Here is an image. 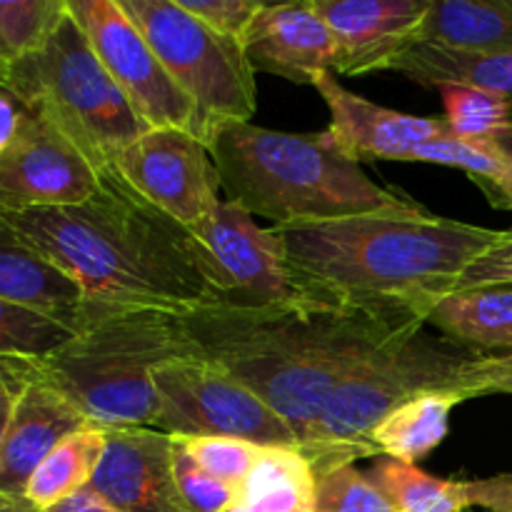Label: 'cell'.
Instances as JSON below:
<instances>
[{"label":"cell","mask_w":512,"mask_h":512,"mask_svg":"<svg viewBox=\"0 0 512 512\" xmlns=\"http://www.w3.org/2000/svg\"><path fill=\"white\" fill-rule=\"evenodd\" d=\"M8 223L83 290L85 310L220 305L223 278L188 225L145 200L115 165L85 203L3 210Z\"/></svg>","instance_id":"cell-1"},{"label":"cell","mask_w":512,"mask_h":512,"mask_svg":"<svg viewBox=\"0 0 512 512\" xmlns=\"http://www.w3.org/2000/svg\"><path fill=\"white\" fill-rule=\"evenodd\" d=\"M180 318L198 358L220 365L258 393L295 430L303 453L335 388L385 340L423 320L360 305H208L185 310Z\"/></svg>","instance_id":"cell-2"},{"label":"cell","mask_w":512,"mask_h":512,"mask_svg":"<svg viewBox=\"0 0 512 512\" xmlns=\"http://www.w3.org/2000/svg\"><path fill=\"white\" fill-rule=\"evenodd\" d=\"M293 263L350 305L423 318L505 230L428 210L370 213L310 225H270Z\"/></svg>","instance_id":"cell-3"},{"label":"cell","mask_w":512,"mask_h":512,"mask_svg":"<svg viewBox=\"0 0 512 512\" xmlns=\"http://www.w3.org/2000/svg\"><path fill=\"white\" fill-rule=\"evenodd\" d=\"M220 190L253 218L310 225L370 213H408L423 205L365 175L330 130L285 133L228 120L208 138Z\"/></svg>","instance_id":"cell-4"},{"label":"cell","mask_w":512,"mask_h":512,"mask_svg":"<svg viewBox=\"0 0 512 512\" xmlns=\"http://www.w3.org/2000/svg\"><path fill=\"white\" fill-rule=\"evenodd\" d=\"M198 358L180 313L160 308L85 310L78 333L43 360L40 378L98 428H155V370Z\"/></svg>","instance_id":"cell-5"},{"label":"cell","mask_w":512,"mask_h":512,"mask_svg":"<svg viewBox=\"0 0 512 512\" xmlns=\"http://www.w3.org/2000/svg\"><path fill=\"white\" fill-rule=\"evenodd\" d=\"M0 88L70 140L98 173L150 130L110 78L70 10L43 48L5 68Z\"/></svg>","instance_id":"cell-6"},{"label":"cell","mask_w":512,"mask_h":512,"mask_svg":"<svg viewBox=\"0 0 512 512\" xmlns=\"http://www.w3.org/2000/svg\"><path fill=\"white\" fill-rule=\"evenodd\" d=\"M480 353L463 348L423 320L405 325L370 353L325 403L305 458L315 475L370 458L368 435L390 410L423 390H445Z\"/></svg>","instance_id":"cell-7"},{"label":"cell","mask_w":512,"mask_h":512,"mask_svg":"<svg viewBox=\"0 0 512 512\" xmlns=\"http://www.w3.org/2000/svg\"><path fill=\"white\" fill-rule=\"evenodd\" d=\"M173 83L208 120L248 123L255 113V70L240 40L218 33L178 0H118Z\"/></svg>","instance_id":"cell-8"},{"label":"cell","mask_w":512,"mask_h":512,"mask_svg":"<svg viewBox=\"0 0 512 512\" xmlns=\"http://www.w3.org/2000/svg\"><path fill=\"white\" fill-rule=\"evenodd\" d=\"M155 430L173 438H233L258 448H295V430L220 365L205 358L170 360L155 370Z\"/></svg>","instance_id":"cell-9"},{"label":"cell","mask_w":512,"mask_h":512,"mask_svg":"<svg viewBox=\"0 0 512 512\" xmlns=\"http://www.w3.org/2000/svg\"><path fill=\"white\" fill-rule=\"evenodd\" d=\"M223 278L228 308H340L350 305L310 280L273 228H260L250 213L220 200L190 228Z\"/></svg>","instance_id":"cell-10"},{"label":"cell","mask_w":512,"mask_h":512,"mask_svg":"<svg viewBox=\"0 0 512 512\" xmlns=\"http://www.w3.org/2000/svg\"><path fill=\"white\" fill-rule=\"evenodd\" d=\"M95 55L148 128H180L208 145L215 123L173 83L118 0H68Z\"/></svg>","instance_id":"cell-11"},{"label":"cell","mask_w":512,"mask_h":512,"mask_svg":"<svg viewBox=\"0 0 512 512\" xmlns=\"http://www.w3.org/2000/svg\"><path fill=\"white\" fill-rule=\"evenodd\" d=\"M113 165L145 200L188 228L220 203V178L213 155L208 145L188 130H145Z\"/></svg>","instance_id":"cell-12"},{"label":"cell","mask_w":512,"mask_h":512,"mask_svg":"<svg viewBox=\"0 0 512 512\" xmlns=\"http://www.w3.org/2000/svg\"><path fill=\"white\" fill-rule=\"evenodd\" d=\"M100 173L83 153L28 110L0 155V210L80 205L98 190Z\"/></svg>","instance_id":"cell-13"},{"label":"cell","mask_w":512,"mask_h":512,"mask_svg":"<svg viewBox=\"0 0 512 512\" xmlns=\"http://www.w3.org/2000/svg\"><path fill=\"white\" fill-rule=\"evenodd\" d=\"M88 488L118 512H190L173 478V435L155 428L105 430Z\"/></svg>","instance_id":"cell-14"},{"label":"cell","mask_w":512,"mask_h":512,"mask_svg":"<svg viewBox=\"0 0 512 512\" xmlns=\"http://www.w3.org/2000/svg\"><path fill=\"white\" fill-rule=\"evenodd\" d=\"M313 88L330 110V135L355 163H413V153L428 140L450 133L445 118L400 113L353 93L333 70L320 73Z\"/></svg>","instance_id":"cell-15"},{"label":"cell","mask_w":512,"mask_h":512,"mask_svg":"<svg viewBox=\"0 0 512 512\" xmlns=\"http://www.w3.org/2000/svg\"><path fill=\"white\" fill-rule=\"evenodd\" d=\"M430 0H315L335 43V70L343 75L390 70L418 40Z\"/></svg>","instance_id":"cell-16"},{"label":"cell","mask_w":512,"mask_h":512,"mask_svg":"<svg viewBox=\"0 0 512 512\" xmlns=\"http://www.w3.org/2000/svg\"><path fill=\"white\" fill-rule=\"evenodd\" d=\"M88 418L45 378L30 360H20V388L0 443V493L23 498L25 485L38 465L78 430Z\"/></svg>","instance_id":"cell-17"},{"label":"cell","mask_w":512,"mask_h":512,"mask_svg":"<svg viewBox=\"0 0 512 512\" xmlns=\"http://www.w3.org/2000/svg\"><path fill=\"white\" fill-rule=\"evenodd\" d=\"M250 68L295 85H313L320 73H335V43L315 0L278 3L258 10L240 38Z\"/></svg>","instance_id":"cell-18"},{"label":"cell","mask_w":512,"mask_h":512,"mask_svg":"<svg viewBox=\"0 0 512 512\" xmlns=\"http://www.w3.org/2000/svg\"><path fill=\"white\" fill-rule=\"evenodd\" d=\"M0 298L50 315L78 333L85 320V298L73 278L40 255L0 210Z\"/></svg>","instance_id":"cell-19"},{"label":"cell","mask_w":512,"mask_h":512,"mask_svg":"<svg viewBox=\"0 0 512 512\" xmlns=\"http://www.w3.org/2000/svg\"><path fill=\"white\" fill-rule=\"evenodd\" d=\"M368 478L383 490L398 512H512V475L483 480H445L418 465L375 458Z\"/></svg>","instance_id":"cell-20"},{"label":"cell","mask_w":512,"mask_h":512,"mask_svg":"<svg viewBox=\"0 0 512 512\" xmlns=\"http://www.w3.org/2000/svg\"><path fill=\"white\" fill-rule=\"evenodd\" d=\"M425 325L480 355L512 353V285H483L443 295Z\"/></svg>","instance_id":"cell-21"},{"label":"cell","mask_w":512,"mask_h":512,"mask_svg":"<svg viewBox=\"0 0 512 512\" xmlns=\"http://www.w3.org/2000/svg\"><path fill=\"white\" fill-rule=\"evenodd\" d=\"M390 70L413 83L435 88L468 85L488 90L512 103V53L505 50H468L415 40L393 60Z\"/></svg>","instance_id":"cell-22"},{"label":"cell","mask_w":512,"mask_h":512,"mask_svg":"<svg viewBox=\"0 0 512 512\" xmlns=\"http://www.w3.org/2000/svg\"><path fill=\"white\" fill-rule=\"evenodd\" d=\"M463 403L455 390H423L390 410L368 435L370 458L415 465L445 440L450 415Z\"/></svg>","instance_id":"cell-23"},{"label":"cell","mask_w":512,"mask_h":512,"mask_svg":"<svg viewBox=\"0 0 512 512\" xmlns=\"http://www.w3.org/2000/svg\"><path fill=\"white\" fill-rule=\"evenodd\" d=\"M418 40L512 53V0H430Z\"/></svg>","instance_id":"cell-24"},{"label":"cell","mask_w":512,"mask_h":512,"mask_svg":"<svg viewBox=\"0 0 512 512\" xmlns=\"http://www.w3.org/2000/svg\"><path fill=\"white\" fill-rule=\"evenodd\" d=\"M315 485L318 475L303 450L268 448L225 512H313Z\"/></svg>","instance_id":"cell-25"},{"label":"cell","mask_w":512,"mask_h":512,"mask_svg":"<svg viewBox=\"0 0 512 512\" xmlns=\"http://www.w3.org/2000/svg\"><path fill=\"white\" fill-rule=\"evenodd\" d=\"M105 450V428L88 425L65 438L25 485L23 498L40 512L55 508L90 485Z\"/></svg>","instance_id":"cell-26"},{"label":"cell","mask_w":512,"mask_h":512,"mask_svg":"<svg viewBox=\"0 0 512 512\" xmlns=\"http://www.w3.org/2000/svg\"><path fill=\"white\" fill-rule=\"evenodd\" d=\"M70 338L73 330L50 315L0 298V360H43Z\"/></svg>","instance_id":"cell-27"},{"label":"cell","mask_w":512,"mask_h":512,"mask_svg":"<svg viewBox=\"0 0 512 512\" xmlns=\"http://www.w3.org/2000/svg\"><path fill=\"white\" fill-rule=\"evenodd\" d=\"M68 13V0H0V58L5 65L43 48Z\"/></svg>","instance_id":"cell-28"},{"label":"cell","mask_w":512,"mask_h":512,"mask_svg":"<svg viewBox=\"0 0 512 512\" xmlns=\"http://www.w3.org/2000/svg\"><path fill=\"white\" fill-rule=\"evenodd\" d=\"M438 93L445 103V123L460 140L483 143L503 125L512 123V103L488 90L468 85H440Z\"/></svg>","instance_id":"cell-29"},{"label":"cell","mask_w":512,"mask_h":512,"mask_svg":"<svg viewBox=\"0 0 512 512\" xmlns=\"http://www.w3.org/2000/svg\"><path fill=\"white\" fill-rule=\"evenodd\" d=\"M313 512H398L388 495L355 465L318 475Z\"/></svg>","instance_id":"cell-30"},{"label":"cell","mask_w":512,"mask_h":512,"mask_svg":"<svg viewBox=\"0 0 512 512\" xmlns=\"http://www.w3.org/2000/svg\"><path fill=\"white\" fill-rule=\"evenodd\" d=\"M173 478L190 512H225L240 493V488L208 473L178 438H173Z\"/></svg>","instance_id":"cell-31"},{"label":"cell","mask_w":512,"mask_h":512,"mask_svg":"<svg viewBox=\"0 0 512 512\" xmlns=\"http://www.w3.org/2000/svg\"><path fill=\"white\" fill-rule=\"evenodd\" d=\"M190 455L203 465L208 473L220 478L223 483L240 485L248 480L253 468L258 465L260 455L268 448H258L253 443L233 438H178Z\"/></svg>","instance_id":"cell-32"},{"label":"cell","mask_w":512,"mask_h":512,"mask_svg":"<svg viewBox=\"0 0 512 512\" xmlns=\"http://www.w3.org/2000/svg\"><path fill=\"white\" fill-rule=\"evenodd\" d=\"M448 390H455L463 403L485 395H512V353L480 355L460 370Z\"/></svg>","instance_id":"cell-33"},{"label":"cell","mask_w":512,"mask_h":512,"mask_svg":"<svg viewBox=\"0 0 512 512\" xmlns=\"http://www.w3.org/2000/svg\"><path fill=\"white\" fill-rule=\"evenodd\" d=\"M178 3L205 25L235 40L243 38L248 25L263 8V3L255 0H178Z\"/></svg>","instance_id":"cell-34"},{"label":"cell","mask_w":512,"mask_h":512,"mask_svg":"<svg viewBox=\"0 0 512 512\" xmlns=\"http://www.w3.org/2000/svg\"><path fill=\"white\" fill-rule=\"evenodd\" d=\"M483 285H512V230H505L503 238L493 248L485 250L465 268L453 293L455 290L483 288Z\"/></svg>","instance_id":"cell-35"},{"label":"cell","mask_w":512,"mask_h":512,"mask_svg":"<svg viewBox=\"0 0 512 512\" xmlns=\"http://www.w3.org/2000/svg\"><path fill=\"white\" fill-rule=\"evenodd\" d=\"M20 388V360H0V443Z\"/></svg>","instance_id":"cell-36"},{"label":"cell","mask_w":512,"mask_h":512,"mask_svg":"<svg viewBox=\"0 0 512 512\" xmlns=\"http://www.w3.org/2000/svg\"><path fill=\"white\" fill-rule=\"evenodd\" d=\"M20 115H23V108L15 103L13 95L5 93L0 88V155L10 148V143L15 140V133H18Z\"/></svg>","instance_id":"cell-37"},{"label":"cell","mask_w":512,"mask_h":512,"mask_svg":"<svg viewBox=\"0 0 512 512\" xmlns=\"http://www.w3.org/2000/svg\"><path fill=\"white\" fill-rule=\"evenodd\" d=\"M45 512H118V510H115L113 505L108 503V500L100 498L95 490L85 488V490H80V493L70 495L68 500L58 503L55 508H50Z\"/></svg>","instance_id":"cell-38"},{"label":"cell","mask_w":512,"mask_h":512,"mask_svg":"<svg viewBox=\"0 0 512 512\" xmlns=\"http://www.w3.org/2000/svg\"><path fill=\"white\" fill-rule=\"evenodd\" d=\"M483 145H488L493 153H498L500 158L508 160V163L512 165V123L503 125V128L495 130L490 138L483 140Z\"/></svg>","instance_id":"cell-39"},{"label":"cell","mask_w":512,"mask_h":512,"mask_svg":"<svg viewBox=\"0 0 512 512\" xmlns=\"http://www.w3.org/2000/svg\"><path fill=\"white\" fill-rule=\"evenodd\" d=\"M0 512H40V510L33 508L25 498H18V495L0 493Z\"/></svg>","instance_id":"cell-40"},{"label":"cell","mask_w":512,"mask_h":512,"mask_svg":"<svg viewBox=\"0 0 512 512\" xmlns=\"http://www.w3.org/2000/svg\"><path fill=\"white\" fill-rule=\"evenodd\" d=\"M5 68H8V65L3 63V58H0V83H3V75H5Z\"/></svg>","instance_id":"cell-41"}]
</instances>
